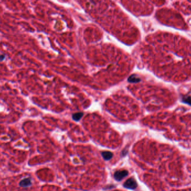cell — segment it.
Instances as JSON below:
<instances>
[{
    "instance_id": "cell-2",
    "label": "cell",
    "mask_w": 191,
    "mask_h": 191,
    "mask_svg": "<svg viewBox=\"0 0 191 191\" xmlns=\"http://www.w3.org/2000/svg\"><path fill=\"white\" fill-rule=\"evenodd\" d=\"M129 172L126 170H120L115 172L113 177L115 180L117 181H121L124 178L128 175Z\"/></svg>"
},
{
    "instance_id": "cell-4",
    "label": "cell",
    "mask_w": 191,
    "mask_h": 191,
    "mask_svg": "<svg viewBox=\"0 0 191 191\" xmlns=\"http://www.w3.org/2000/svg\"><path fill=\"white\" fill-rule=\"evenodd\" d=\"M102 156L105 160H109L111 159L113 157V154L111 152L105 151L102 152Z\"/></svg>"
},
{
    "instance_id": "cell-6",
    "label": "cell",
    "mask_w": 191,
    "mask_h": 191,
    "mask_svg": "<svg viewBox=\"0 0 191 191\" xmlns=\"http://www.w3.org/2000/svg\"><path fill=\"white\" fill-rule=\"evenodd\" d=\"M83 113L82 112H78V113H75L73 114L72 116V118L75 121H78L81 119L82 117L83 116Z\"/></svg>"
},
{
    "instance_id": "cell-1",
    "label": "cell",
    "mask_w": 191,
    "mask_h": 191,
    "mask_svg": "<svg viewBox=\"0 0 191 191\" xmlns=\"http://www.w3.org/2000/svg\"><path fill=\"white\" fill-rule=\"evenodd\" d=\"M124 188L129 189H135L137 187L136 181L132 178L127 179L123 184Z\"/></svg>"
},
{
    "instance_id": "cell-3",
    "label": "cell",
    "mask_w": 191,
    "mask_h": 191,
    "mask_svg": "<svg viewBox=\"0 0 191 191\" xmlns=\"http://www.w3.org/2000/svg\"><path fill=\"white\" fill-rule=\"evenodd\" d=\"M31 180L29 178H25L24 179H22V180L20 181L19 185L20 186H21V187H29L30 185H31Z\"/></svg>"
},
{
    "instance_id": "cell-5",
    "label": "cell",
    "mask_w": 191,
    "mask_h": 191,
    "mask_svg": "<svg viewBox=\"0 0 191 191\" xmlns=\"http://www.w3.org/2000/svg\"><path fill=\"white\" fill-rule=\"evenodd\" d=\"M127 80H128V82H130V83H138V82H140V79L139 78V77H137L136 75L132 74L129 77Z\"/></svg>"
},
{
    "instance_id": "cell-7",
    "label": "cell",
    "mask_w": 191,
    "mask_h": 191,
    "mask_svg": "<svg viewBox=\"0 0 191 191\" xmlns=\"http://www.w3.org/2000/svg\"><path fill=\"white\" fill-rule=\"evenodd\" d=\"M5 58V55H0V61H1V62L3 61V60H4Z\"/></svg>"
}]
</instances>
